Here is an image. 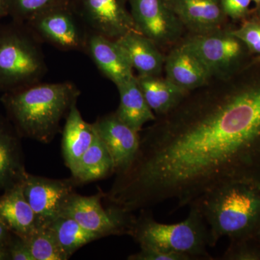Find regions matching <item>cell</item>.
I'll return each mask as SVG.
<instances>
[{
    "instance_id": "25",
    "label": "cell",
    "mask_w": 260,
    "mask_h": 260,
    "mask_svg": "<svg viewBox=\"0 0 260 260\" xmlns=\"http://www.w3.org/2000/svg\"><path fill=\"white\" fill-rule=\"evenodd\" d=\"M8 15L13 21L25 23L36 15L59 5L70 3V0H8Z\"/></svg>"
},
{
    "instance_id": "33",
    "label": "cell",
    "mask_w": 260,
    "mask_h": 260,
    "mask_svg": "<svg viewBox=\"0 0 260 260\" xmlns=\"http://www.w3.org/2000/svg\"><path fill=\"white\" fill-rule=\"evenodd\" d=\"M9 259V255H8V250L5 248H0V260Z\"/></svg>"
},
{
    "instance_id": "17",
    "label": "cell",
    "mask_w": 260,
    "mask_h": 260,
    "mask_svg": "<svg viewBox=\"0 0 260 260\" xmlns=\"http://www.w3.org/2000/svg\"><path fill=\"white\" fill-rule=\"evenodd\" d=\"M22 184L0 195V222L13 234L24 239L37 229L38 225L35 213L24 196Z\"/></svg>"
},
{
    "instance_id": "23",
    "label": "cell",
    "mask_w": 260,
    "mask_h": 260,
    "mask_svg": "<svg viewBox=\"0 0 260 260\" xmlns=\"http://www.w3.org/2000/svg\"><path fill=\"white\" fill-rule=\"evenodd\" d=\"M47 226L55 236L68 259L83 246L103 238L100 234L90 232L68 217H59Z\"/></svg>"
},
{
    "instance_id": "3",
    "label": "cell",
    "mask_w": 260,
    "mask_h": 260,
    "mask_svg": "<svg viewBox=\"0 0 260 260\" xmlns=\"http://www.w3.org/2000/svg\"><path fill=\"white\" fill-rule=\"evenodd\" d=\"M191 204L198 207L205 219L210 247L223 237L232 240L256 237L259 234V186L244 182L225 184L205 193Z\"/></svg>"
},
{
    "instance_id": "16",
    "label": "cell",
    "mask_w": 260,
    "mask_h": 260,
    "mask_svg": "<svg viewBox=\"0 0 260 260\" xmlns=\"http://www.w3.org/2000/svg\"><path fill=\"white\" fill-rule=\"evenodd\" d=\"M21 138L9 119L0 116V191L22 184L28 174Z\"/></svg>"
},
{
    "instance_id": "13",
    "label": "cell",
    "mask_w": 260,
    "mask_h": 260,
    "mask_svg": "<svg viewBox=\"0 0 260 260\" xmlns=\"http://www.w3.org/2000/svg\"><path fill=\"white\" fill-rule=\"evenodd\" d=\"M167 1L187 34H209L230 26L219 0Z\"/></svg>"
},
{
    "instance_id": "21",
    "label": "cell",
    "mask_w": 260,
    "mask_h": 260,
    "mask_svg": "<svg viewBox=\"0 0 260 260\" xmlns=\"http://www.w3.org/2000/svg\"><path fill=\"white\" fill-rule=\"evenodd\" d=\"M135 77L145 101L156 117L170 112L188 93L161 75Z\"/></svg>"
},
{
    "instance_id": "4",
    "label": "cell",
    "mask_w": 260,
    "mask_h": 260,
    "mask_svg": "<svg viewBox=\"0 0 260 260\" xmlns=\"http://www.w3.org/2000/svg\"><path fill=\"white\" fill-rule=\"evenodd\" d=\"M187 218L177 223L157 221L149 209L140 210L133 217L127 235L140 248H153L188 256L191 260L213 259L208 253L209 234L199 208L189 205Z\"/></svg>"
},
{
    "instance_id": "19",
    "label": "cell",
    "mask_w": 260,
    "mask_h": 260,
    "mask_svg": "<svg viewBox=\"0 0 260 260\" xmlns=\"http://www.w3.org/2000/svg\"><path fill=\"white\" fill-rule=\"evenodd\" d=\"M116 41L124 49L138 75H161L166 54L150 39L139 32H130Z\"/></svg>"
},
{
    "instance_id": "6",
    "label": "cell",
    "mask_w": 260,
    "mask_h": 260,
    "mask_svg": "<svg viewBox=\"0 0 260 260\" xmlns=\"http://www.w3.org/2000/svg\"><path fill=\"white\" fill-rule=\"evenodd\" d=\"M233 27L205 34L186 32L181 42L199 57L214 79H225L252 64L254 56L231 31Z\"/></svg>"
},
{
    "instance_id": "9",
    "label": "cell",
    "mask_w": 260,
    "mask_h": 260,
    "mask_svg": "<svg viewBox=\"0 0 260 260\" xmlns=\"http://www.w3.org/2000/svg\"><path fill=\"white\" fill-rule=\"evenodd\" d=\"M70 5L88 31L117 40L139 32L126 0H70Z\"/></svg>"
},
{
    "instance_id": "27",
    "label": "cell",
    "mask_w": 260,
    "mask_h": 260,
    "mask_svg": "<svg viewBox=\"0 0 260 260\" xmlns=\"http://www.w3.org/2000/svg\"><path fill=\"white\" fill-rule=\"evenodd\" d=\"M251 238L232 239V244L220 259H259L260 247H249V242Z\"/></svg>"
},
{
    "instance_id": "22",
    "label": "cell",
    "mask_w": 260,
    "mask_h": 260,
    "mask_svg": "<svg viewBox=\"0 0 260 260\" xmlns=\"http://www.w3.org/2000/svg\"><path fill=\"white\" fill-rule=\"evenodd\" d=\"M113 174L114 169L112 157L97 135L72 172V177L80 184L101 180Z\"/></svg>"
},
{
    "instance_id": "7",
    "label": "cell",
    "mask_w": 260,
    "mask_h": 260,
    "mask_svg": "<svg viewBox=\"0 0 260 260\" xmlns=\"http://www.w3.org/2000/svg\"><path fill=\"white\" fill-rule=\"evenodd\" d=\"M23 24L39 41L56 49L86 53L90 32L70 3L46 10Z\"/></svg>"
},
{
    "instance_id": "20",
    "label": "cell",
    "mask_w": 260,
    "mask_h": 260,
    "mask_svg": "<svg viewBox=\"0 0 260 260\" xmlns=\"http://www.w3.org/2000/svg\"><path fill=\"white\" fill-rule=\"evenodd\" d=\"M116 87L120 98L119 107L115 112L116 115L130 127L140 133L145 124L155 121L156 116L145 101L136 77Z\"/></svg>"
},
{
    "instance_id": "36",
    "label": "cell",
    "mask_w": 260,
    "mask_h": 260,
    "mask_svg": "<svg viewBox=\"0 0 260 260\" xmlns=\"http://www.w3.org/2000/svg\"><path fill=\"white\" fill-rule=\"evenodd\" d=\"M257 11H258V10H257ZM258 12H259V14H260V10H259V11H258Z\"/></svg>"
},
{
    "instance_id": "18",
    "label": "cell",
    "mask_w": 260,
    "mask_h": 260,
    "mask_svg": "<svg viewBox=\"0 0 260 260\" xmlns=\"http://www.w3.org/2000/svg\"><path fill=\"white\" fill-rule=\"evenodd\" d=\"M96 135L93 124L84 120L77 104H75L66 117L61 140L62 155L71 173L82 155L93 143Z\"/></svg>"
},
{
    "instance_id": "12",
    "label": "cell",
    "mask_w": 260,
    "mask_h": 260,
    "mask_svg": "<svg viewBox=\"0 0 260 260\" xmlns=\"http://www.w3.org/2000/svg\"><path fill=\"white\" fill-rule=\"evenodd\" d=\"M114 162V174L125 172L136 156L140 134L121 120L115 112L98 118L93 123Z\"/></svg>"
},
{
    "instance_id": "2",
    "label": "cell",
    "mask_w": 260,
    "mask_h": 260,
    "mask_svg": "<svg viewBox=\"0 0 260 260\" xmlns=\"http://www.w3.org/2000/svg\"><path fill=\"white\" fill-rule=\"evenodd\" d=\"M80 95L79 89L70 82L38 83L4 93L1 102L21 138L47 144L60 131L61 121Z\"/></svg>"
},
{
    "instance_id": "5",
    "label": "cell",
    "mask_w": 260,
    "mask_h": 260,
    "mask_svg": "<svg viewBox=\"0 0 260 260\" xmlns=\"http://www.w3.org/2000/svg\"><path fill=\"white\" fill-rule=\"evenodd\" d=\"M40 41L23 23L0 26V90L15 91L40 83L47 71Z\"/></svg>"
},
{
    "instance_id": "30",
    "label": "cell",
    "mask_w": 260,
    "mask_h": 260,
    "mask_svg": "<svg viewBox=\"0 0 260 260\" xmlns=\"http://www.w3.org/2000/svg\"><path fill=\"white\" fill-rule=\"evenodd\" d=\"M9 259L35 260L24 239L13 234L10 244L7 247Z\"/></svg>"
},
{
    "instance_id": "26",
    "label": "cell",
    "mask_w": 260,
    "mask_h": 260,
    "mask_svg": "<svg viewBox=\"0 0 260 260\" xmlns=\"http://www.w3.org/2000/svg\"><path fill=\"white\" fill-rule=\"evenodd\" d=\"M240 26L232 28L231 31L239 38L254 56H260V14L253 9L251 14L241 22Z\"/></svg>"
},
{
    "instance_id": "34",
    "label": "cell",
    "mask_w": 260,
    "mask_h": 260,
    "mask_svg": "<svg viewBox=\"0 0 260 260\" xmlns=\"http://www.w3.org/2000/svg\"><path fill=\"white\" fill-rule=\"evenodd\" d=\"M260 62V56H254L253 59L252 63H259Z\"/></svg>"
},
{
    "instance_id": "32",
    "label": "cell",
    "mask_w": 260,
    "mask_h": 260,
    "mask_svg": "<svg viewBox=\"0 0 260 260\" xmlns=\"http://www.w3.org/2000/svg\"><path fill=\"white\" fill-rule=\"evenodd\" d=\"M8 15V0H0V20Z\"/></svg>"
},
{
    "instance_id": "15",
    "label": "cell",
    "mask_w": 260,
    "mask_h": 260,
    "mask_svg": "<svg viewBox=\"0 0 260 260\" xmlns=\"http://www.w3.org/2000/svg\"><path fill=\"white\" fill-rule=\"evenodd\" d=\"M164 70L166 78L186 92L200 88L212 79L199 57L181 42L166 55Z\"/></svg>"
},
{
    "instance_id": "35",
    "label": "cell",
    "mask_w": 260,
    "mask_h": 260,
    "mask_svg": "<svg viewBox=\"0 0 260 260\" xmlns=\"http://www.w3.org/2000/svg\"><path fill=\"white\" fill-rule=\"evenodd\" d=\"M256 239H257V240L259 241V243L260 244V231L259 234H258L257 236H256Z\"/></svg>"
},
{
    "instance_id": "11",
    "label": "cell",
    "mask_w": 260,
    "mask_h": 260,
    "mask_svg": "<svg viewBox=\"0 0 260 260\" xmlns=\"http://www.w3.org/2000/svg\"><path fill=\"white\" fill-rule=\"evenodd\" d=\"M79 185L72 177L54 179L27 174L23 181V191L36 217L38 227H45L59 218Z\"/></svg>"
},
{
    "instance_id": "28",
    "label": "cell",
    "mask_w": 260,
    "mask_h": 260,
    "mask_svg": "<svg viewBox=\"0 0 260 260\" xmlns=\"http://www.w3.org/2000/svg\"><path fill=\"white\" fill-rule=\"evenodd\" d=\"M225 15L233 21L242 22L252 13L251 0H219Z\"/></svg>"
},
{
    "instance_id": "24",
    "label": "cell",
    "mask_w": 260,
    "mask_h": 260,
    "mask_svg": "<svg viewBox=\"0 0 260 260\" xmlns=\"http://www.w3.org/2000/svg\"><path fill=\"white\" fill-rule=\"evenodd\" d=\"M24 240L35 260L69 259L48 226L38 227Z\"/></svg>"
},
{
    "instance_id": "29",
    "label": "cell",
    "mask_w": 260,
    "mask_h": 260,
    "mask_svg": "<svg viewBox=\"0 0 260 260\" xmlns=\"http://www.w3.org/2000/svg\"><path fill=\"white\" fill-rule=\"evenodd\" d=\"M128 260H191L188 256L153 249L140 248V250L127 257Z\"/></svg>"
},
{
    "instance_id": "1",
    "label": "cell",
    "mask_w": 260,
    "mask_h": 260,
    "mask_svg": "<svg viewBox=\"0 0 260 260\" xmlns=\"http://www.w3.org/2000/svg\"><path fill=\"white\" fill-rule=\"evenodd\" d=\"M140 132L136 156L105 193L126 213L189 206L234 182L260 186V62L188 92Z\"/></svg>"
},
{
    "instance_id": "8",
    "label": "cell",
    "mask_w": 260,
    "mask_h": 260,
    "mask_svg": "<svg viewBox=\"0 0 260 260\" xmlns=\"http://www.w3.org/2000/svg\"><path fill=\"white\" fill-rule=\"evenodd\" d=\"M140 34L156 44L162 51L170 50L186 34L167 0H126Z\"/></svg>"
},
{
    "instance_id": "31",
    "label": "cell",
    "mask_w": 260,
    "mask_h": 260,
    "mask_svg": "<svg viewBox=\"0 0 260 260\" xmlns=\"http://www.w3.org/2000/svg\"><path fill=\"white\" fill-rule=\"evenodd\" d=\"M13 236V233L10 232L4 224L0 222V248L7 249Z\"/></svg>"
},
{
    "instance_id": "14",
    "label": "cell",
    "mask_w": 260,
    "mask_h": 260,
    "mask_svg": "<svg viewBox=\"0 0 260 260\" xmlns=\"http://www.w3.org/2000/svg\"><path fill=\"white\" fill-rule=\"evenodd\" d=\"M86 54L106 78L116 86L134 78L133 68L124 49L116 40L98 34H89Z\"/></svg>"
},
{
    "instance_id": "10",
    "label": "cell",
    "mask_w": 260,
    "mask_h": 260,
    "mask_svg": "<svg viewBox=\"0 0 260 260\" xmlns=\"http://www.w3.org/2000/svg\"><path fill=\"white\" fill-rule=\"evenodd\" d=\"M104 197L105 193L102 191L91 196H82L75 193L61 216L73 219L85 229L97 233L102 237L127 235L134 215L111 205L105 209L102 204Z\"/></svg>"
}]
</instances>
